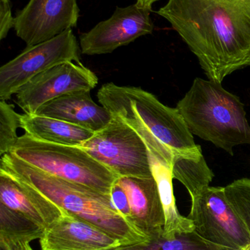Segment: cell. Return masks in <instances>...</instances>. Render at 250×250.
<instances>
[{
    "instance_id": "d6986e66",
    "label": "cell",
    "mask_w": 250,
    "mask_h": 250,
    "mask_svg": "<svg viewBox=\"0 0 250 250\" xmlns=\"http://www.w3.org/2000/svg\"><path fill=\"white\" fill-rule=\"evenodd\" d=\"M44 230L27 217L0 204V237L31 242L41 239Z\"/></svg>"
},
{
    "instance_id": "9c48e42d",
    "label": "cell",
    "mask_w": 250,
    "mask_h": 250,
    "mask_svg": "<svg viewBox=\"0 0 250 250\" xmlns=\"http://www.w3.org/2000/svg\"><path fill=\"white\" fill-rule=\"evenodd\" d=\"M96 75L81 62H66L37 75L15 95V103L26 114L66 94L91 90L98 84Z\"/></svg>"
},
{
    "instance_id": "52a82bcc",
    "label": "cell",
    "mask_w": 250,
    "mask_h": 250,
    "mask_svg": "<svg viewBox=\"0 0 250 250\" xmlns=\"http://www.w3.org/2000/svg\"><path fill=\"white\" fill-rule=\"evenodd\" d=\"M187 216L203 239L231 250H242L250 244V233L226 198L225 188L207 187L192 197Z\"/></svg>"
},
{
    "instance_id": "2e32d148",
    "label": "cell",
    "mask_w": 250,
    "mask_h": 250,
    "mask_svg": "<svg viewBox=\"0 0 250 250\" xmlns=\"http://www.w3.org/2000/svg\"><path fill=\"white\" fill-rule=\"evenodd\" d=\"M21 128L32 138L62 145L80 146L95 132L58 119L37 114H23Z\"/></svg>"
},
{
    "instance_id": "ffe728a7",
    "label": "cell",
    "mask_w": 250,
    "mask_h": 250,
    "mask_svg": "<svg viewBox=\"0 0 250 250\" xmlns=\"http://www.w3.org/2000/svg\"><path fill=\"white\" fill-rule=\"evenodd\" d=\"M22 116L15 111L13 105L0 101V155L10 152L17 141Z\"/></svg>"
},
{
    "instance_id": "484cf974",
    "label": "cell",
    "mask_w": 250,
    "mask_h": 250,
    "mask_svg": "<svg viewBox=\"0 0 250 250\" xmlns=\"http://www.w3.org/2000/svg\"><path fill=\"white\" fill-rule=\"evenodd\" d=\"M242 250H250V244L249 245H247L246 247H245V248H244Z\"/></svg>"
},
{
    "instance_id": "30bf717a",
    "label": "cell",
    "mask_w": 250,
    "mask_h": 250,
    "mask_svg": "<svg viewBox=\"0 0 250 250\" xmlns=\"http://www.w3.org/2000/svg\"><path fill=\"white\" fill-rule=\"evenodd\" d=\"M151 11L139 7L136 3L116 7L110 19L81 35V51L86 55L110 54L140 37L151 35L154 28Z\"/></svg>"
},
{
    "instance_id": "7402d4cb",
    "label": "cell",
    "mask_w": 250,
    "mask_h": 250,
    "mask_svg": "<svg viewBox=\"0 0 250 250\" xmlns=\"http://www.w3.org/2000/svg\"><path fill=\"white\" fill-rule=\"evenodd\" d=\"M110 196L114 208L130 223L131 210L129 198L126 191L119 185L117 181H116L112 188Z\"/></svg>"
},
{
    "instance_id": "8992f818",
    "label": "cell",
    "mask_w": 250,
    "mask_h": 250,
    "mask_svg": "<svg viewBox=\"0 0 250 250\" xmlns=\"http://www.w3.org/2000/svg\"><path fill=\"white\" fill-rule=\"evenodd\" d=\"M118 178H151L150 151L140 135L117 117L80 146Z\"/></svg>"
},
{
    "instance_id": "e0dca14e",
    "label": "cell",
    "mask_w": 250,
    "mask_h": 250,
    "mask_svg": "<svg viewBox=\"0 0 250 250\" xmlns=\"http://www.w3.org/2000/svg\"><path fill=\"white\" fill-rule=\"evenodd\" d=\"M151 156L153 176L157 181L160 198L164 213V226L163 236L173 239L176 235L190 233L195 230L193 222L182 216L178 210L176 198L173 192L171 170L168 166Z\"/></svg>"
},
{
    "instance_id": "ba28073f",
    "label": "cell",
    "mask_w": 250,
    "mask_h": 250,
    "mask_svg": "<svg viewBox=\"0 0 250 250\" xmlns=\"http://www.w3.org/2000/svg\"><path fill=\"white\" fill-rule=\"evenodd\" d=\"M80 48L72 29L52 39L26 46L0 68V101H7L31 79L66 62H81Z\"/></svg>"
},
{
    "instance_id": "44dd1931",
    "label": "cell",
    "mask_w": 250,
    "mask_h": 250,
    "mask_svg": "<svg viewBox=\"0 0 250 250\" xmlns=\"http://www.w3.org/2000/svg\"><path fill=\"white\" fill-rule=\"evenodd\" d=\"M226 198L242 219L250 233V179H238L225 187Z\"/></svg>"
},
{
    "instance_id": "9a60e30c",
    "label": "cell",
    "mask_w": 250,
    "mask_h": 250,
    "mask_svg": "<svg viewBox=\"0 0 250 250\" xmlns=\"http://www.w3.org/2000/svg\"><path fill=\"white\" fill-rule=\"evenodd\" d=\"M35 114L63 120L95 133L113 120L107 108L92 101L91 90L75 91L59 97L40 107Z\"/></svg>"
},
{
    "instance_id": "7a4b0ae2",
    "label": "cell",
    "mask_w": 250,
    "mask_h": 250,
    "mask_svg": "<svg viewBox=\"0 0 250 250\" xmlns=\"http://www.w3.org/2000/svg\"><path fill=\"white\" fill-rule=\"evenodd\" d=\"M97 98L113 117L133 128L150 154L170 168L177 159L204 157L177 108L164 105L153 94L139 87L107 83L100 88Z\"/></svg>"
},
{
    "instance_id": "603a6c76",
    "label": "cell",
    "mask_w": 250,
    "mask_h": 250,
    "mask_svg": "<svg viewBox=\"0 0 250 250\" xmlns=\"http://www.w3.org/2000/svg\"><path fill=\"white\" fill-rule=\"evenodd\" d=\"M15 18L12 15L10 0H0V40L8 35L9 31L14 28Z\"/></svg>"
},
{
    "instance_id": "5b68a950",
    "label": "cell",
    "mask_w": 250,
    "mask_h": 250,
    "mask_svg": "<svg viewBox=\"0 0 250 250\" xmlns=\"http://www.w3.org/2000/svg\"><path fill=\"white\" fill-rule=\"evenodd\" d=\"M10 154L51 176L110 195L118 177L80 146L40 141L24 133Z\"/></svg>"
},
{
    "instance_id": "cb8c5ba5",
    "label": "cell",
    "mask_w": 250,
    "mask_h": 250,
    "mask_svg": "<svg viewBox=\"0 0 250 250\" xmlns=\"http://www.w3.org/2000/svg\"><path fill=\"white\" fill-rule=\"evenodd\" d=\"M30 242L0 237V250H33Z\"/></svg>"
},
{
    "instance_id": "8fae6325",
    "label": "cell",
    "mask_w": 250,
    "mask_h": 250,
    "mask_svg": "<svg viewBox=\"0 0 250 250\" xmlns=\"http://www.w3.org/2000/svg\"><path fill=\"white\" fill-rule=\"evenodd\" d=\"M76 0H29L16 13L14 29L26 46L52 39L77 25Z\"/></svg>"
},
{
    "instance_id": "d4e9b609",
    "label": "cell",
    "mask_w": 250,
    "mask_h": 250,
    "mask_svg": "<svg viewBox=\"0 0 250 250\" xmlns=\"http://www.w3.org/2000/svg\"><path fill=\"white\" fill-rule=\"evenodd\" d=\"M159 0H136V4L139 7L152 10V5Z\"/></svg>"
},
{
    "instance_id": "7c38bea8",
    "label": "cell",
    "mask_w": 250,
    "mask_h": 250,
    "mask_svg": "<svg viewBox=\"0 0 250 250\" xmlns=\"http://www.w3.org/2000/svg\"><path fill=\"white\" fill-rule=\"evenodd\" d=\"M39 242L42 250H114L122 247L107 232L68 213L45 229Z\"/></svg>"
},
{
    "instance_id": "277c9868",
    "label": "cell",
    "mask_w": 250,
    "mask_h": 250,
    "mask_svg": "<svg viewBox=\"0 0 250 250\" xmlns=\"http://www.w3.org/2000/svg\"><path fill=\"white\" fill-rule=\"evenodd\" d=\"M192 135L233 155L236 146L250 145V125L240 98L222 83L196 78L176 105Z\"/></svg>"
},
{
    "instance_id": "3957f363",
    "label": "cell",
    "mask_w": 250,
    "mask_h": 250,
    "mask_svg": "<svg viewBox=\"0 0 250 250\" xmlns=\"http://www.w3.org/2000/svg\"><path fill=\"white\" fill-rule=\"evenodd\" d=\"M0 171L30 185L65 212L92 223L117 239L122 246L149 242L116 210L110 195L44 173L10 153L1 156Z\"/></svg>"
},
{
    "instance_id": "6da1fadb",
    "label": "cell",
    "mask_w": 250,
    "mask_h": 250,
    "mask_svg": "<svg viewBox=\"0 0 250 250\" xmlns=\"http://www.w3.org/2000/svg\"><path fill=\"white\" fill-rule=\"evenodd\" d=\"M165 19L210 80L250 66V0H168Z\"/></svg>"
},
{
    "instance_id": "5bb4252c",
    "label": "cell",
    "mask_w": 250,
    "mask_h": 250,
    "mask_svg": "<svg viewBox=\"0 0 250 250\" xmlns=\"http://www.w3.org/2000/svg\"><path fill=\"white\" fill-rule=\"evenodd\" d=\"M0 204L44 229L66 213L30 185L1 171Z\"/></svg>"
},
{
    "instance_id": "4fadbf2b",
    "label": "cell",
    "mask_w": 250,
    "mask_h": 250,
    "mask_svg": "<svg viewBox=\"0 0 250 250\" xmlns=\"http://www.w3.org/2000/svg\"><path fill=\"white\" fill-rule=\"evenodd\" d=\"M130 205V223L150 240L164 233V213L155 178L120 177Z\"/></svg>"
},
{
    "instance_id": "ac0fdd59",
    "label": "cell",
    "mask_w": 250,
    "mask_h": 250,
    "mask_svg": "<svg viewBox=\"0 0 250 250\" xmlns=\"http://www.w3.org/2000/svg\"><path fill=\"white\" fill-rule=\"evenodd\" d=\"M114 250H231L203 239L195 230L178 234L173 239L162 236L146 243L122 246Z\"/></svg>"
}]
</instances>
